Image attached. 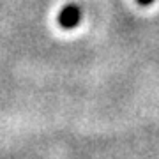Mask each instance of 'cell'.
Segmentation results:
<instances>
[{
    "label": "cell",
    "instance_id": "1",
    "mask_svg": "<svg viewBox=\"0 0 159 159\" xmlns=\"http://www.w3.org/2000/svg\"><path fill=\"white\" fill-rule=\"evenodd\" d=\"M80 21H81V9L78 6H66L62 11L58 12V23H60V27L66 30L69 29H74V27H78Z\"/></svg>",
    "mask_w": 159,
    "mask_h": 159
},
{
    "label": "cell",
    "instance_id": "2",
    "mask_svg": "<svg viewBox=\"0 0 159 159\" xmlns=\"http://www.w3.org/2000/svg\"><path fill=\"white\" fill-rule=\"evenodd\" d=\"M138 2H140L142 6H150V4H152L154 0H138Z\"/></svg>",
    "mask_w": 159,
    "mask_h": 159
}]
</instances>
